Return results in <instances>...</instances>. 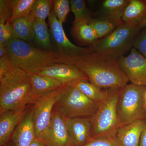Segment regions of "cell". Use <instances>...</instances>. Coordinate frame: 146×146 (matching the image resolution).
<instances>
[{
    "instance_id": "1",
    "label": "cell",
    "mask_w": 146,
    "mask_h": 146,
    "mask_svg": "<svg viewBox=\"0 0 146 146\" xmlns=\"http://www.w3.org/2000/svg\"><path fill=\"white\" fill-rule=\"evenodd\" d=\"M73 65L87 76L89 82L101 89L123 88L129 81L118 59L94 51L78 58Z\"/></svg>"
},
{
    "instance_id": "2",
    "label": "cell",
    "mask_w": 146,
    "mask_h": 146,
    "mask_svg": "<svg viewBox=\"0 0 146 146\" xmlns=\"http://www.w3.org/2000/svg\"><path fill=\"white\" fill-rule=\"evenodd\" d=\"M36 101L29 73L14 68L0 78V113L28 107Z\"/></svg>"
},
{
    "instance_id": "3",
    "label": "cell",
    "mask_w": 146,
    "mask_h": 146,
    "mask_svg": "<svg viewBox=\"0 0 146 146\" xmlns=\"http://www.w3.org/2000/svg\"><path fill=\"white\" fill-rule=\"evenodd\" d=\"M5 46L13 67L30 74H36L45 67L59 63L53 53L15 37L11 38Z\"/></svg>"
},
{
    "instance_id": "4",
    "label": "cell",
    "mask_w": 146,
    "mask_h": 146,
    "mask_svg": "<svg viewBox=\"0 0 146 146\" xmlns=\"http://www.w3.org/2000/svg\"><path fill=\"white\" fill-rule=\"evenodd\" d=\"M122 88L108 89L107 98L99 105L96 112L90 117L92 123L91 139L116 136L120 127L117 106Z\"/></svg>"
},
{
    "instance_id": "5",
    "label": "cell",
    "mask_w": 146,
    "mask_h": 146,
    "mask_svg": "<svg viewBox=\"0 0 146 146\" xmlns=\"http://www.w3.org/2000/svg\"><path fill=\"white\" fill-rule=\"evenodd\" d=\"M146 87L132 83L121 89L117 106L120 127L146 119Z\"/></svg>"
},
{
    "instance_id": "6",
    "label": "cell",
    "mask_w": 146,
    "mask_h": 146,
    "mask_svg": "<svg viewBox=\"0 0 146 146\" xmlns=\"http://www.w3.org/2000/svg\"><path fill=\"white\" fill-rule=\"evenodd\" d=\"M140 31L138 28L123 23L110 34L98 39L91 46L95 52L118 59L133 48Z\"/></svg>"
},
{
    "instance_id": "7",
    "label": "cell",
    "mask_w": 146,
    "mask_h": 146,
    "mask_svg": "<svg viewBox=\"0 0 146 146\" xmlns=\"http://www.w3.org/2000/svg\"><path fill=\"white\" fill-rule=\"evenodd\" d=\"M99 106L71 84L64 86L54 108L63 118H73L91 117Z\"/></svg>"
},
{
    "instance_id": "8",
    "label": "cell",
    "mask_w": 146,
    "mask_h": 146,
    "mask_svg": "<svg viewBox=\"0 0 146 146\" xmlns=\"http://www.w3.org/2000/svg\"><path fill=\"white\" fill-rule=\"evenodd\" d=\"M52 52L59 63L73 65L78 58L94 51L92 46L81 47L76 46L68 39L60 23L52 9L48 17Z\"/></svg>"
},
{
    "instance_id": "9",
    "label": "cell",
    "mask_w": 146,
    "mask_h": 146,
    "mask_svg": "<svg viewBox=\"0 0 146 146\" xmlns=\"http://www.w3.org/2000/svg\"><path fill=\"white\" fill-rule=\"evenodd\" d=\"M65 86L39 97L32 107L35 138L42 142L49 128L55 104Z\"/></svg>"
},
{
    "instance_id": "10",
    "label": "cell",
    "mask_w": 146,
    "mask_h": 146,
    "mask_svg": "<svg viewBox=\"0 0 146 146\" xmlns=\"http://www.w3.org/2000/svg\"><path fill=\"white\" fill-rule=\"evenodd\" d=\"M119 66L131 83L146 87V58L134 48L118 59Z\"/></svg>"
},
{
    "instance_id": "11",
    "label": "cell",
    "mask_w": 146,
    "mask_h": 146,
    "mask_svg": "<svg viewBox=\"0 0 146 146\" xmlns=\"http://www.w3.org/2000/svg\"><path fill=\"white\" fill-rule=\"evenodd\" d=\"M35 74L50 77L62 85L71 84L81 80L89 81L88 78L75 65L55 63L41 69Z\"/></svg>"
},
{
    "instance_id": "12",
    "label": "cell",
    "mask_w": 146,
    "mask_h": 146,
    "mask_svg": "<svg viewBox=\"0 0 146 146\" xmlns=\"http://www.w3.org/2000/svg\"><path fill=\"white\" fill-rule=\"evenodd\" d=\"M43 142L46 146H74L68 133L65 119L54 108L49 128Z\"/></svg>"
},
{
    "instance_id": "13",
    "label": "cell",
    "mask_w": 146,
    "mask_h": 146,
    "mask_svg": "<svg viewBox=\"0 0 146 146\" xmlns=\"http://www.w3.org/2000/svg\"><path fill=\"white\" fill-rule=\"evenodd\" d=\"M64 119L68 134L74 146H83L91 140L92 123L90 117Z\"/></svg>"
},
{
    "instance_id": "14",
    "label": "cell",
    "mask_w": 146,
    "mask_h": 146,
    "mask_svg": "<svg viewBox=\"0 0 146 146\" xmlns=\"http://www.w3.org/2000/svg\"><path fill=\"white\" fill-rule=\"evenodd\" d=\"M29 110L28 107L0 113V146H4Z\"/></svg>"
},
{
    "instance_id": "15",
    "label": "cell",
    "mask_w": 146,
    "mask_h": 146,
    "mask_svg": "<svg viewBox=\"0 0 146 146\" xmlns=\"http://www.w3.org/2000/svg\"><path fill=\"white\" fill-rule=\"evenodd\" d=\"M33 118V109L32 107L18 124L11 136L16 146H30L36 138Z\"/></svg>"
},
{
    "instance_id": "16",
    "label": "cell",
    "mask_w": 146,
    "mask_h": 146,
    "mask_svg": "<svg viewBox=\"0 0 146 146\" xmlns=\"http://www.w3.org/2000/svg\"><path fill=\"white\" fill-rule=\"evenodd\" d=\"M146 127L145 120L121 127L116 136L121 146H139L141 134Z\"/></svg>"
},
{
    "instance_id": "17",
    "label": "cell",
    "mask_w": 146,
    "mask_h": 146,
    "mask_svg": "<svg viewBox=\"0 0 146 146\" xmlns=\"http://www.w3.org/2000/svg\"><path fill=\"white\" fill-rule=\"evenodd\" d=\"M146 18V0H129L122 18L123 23L139 29Z\"/></svg>"
},
{
    "instance_id": "18",
    "label": "cell",
    "mask_w": 146,
    "mask_h": 146,
    "mask_svg": "<svg viewBox=\"0 0 146 146\" xmlns=\"http://www.w3.org/2000/svg\"><path fill=\"white\" fill-rule=\"evenodd\" d=\"M32 12L26 17L14 20L10 23L13 37L31 44L34 41V20Z\"/></svg>"
},
{
    "instance_id": "19",
    "label": "cell",
    "mask_w": 146,
    "mask_h": 146,
    "mask_svg": "<svg viewBox=\"0 0 146 146\" xmlns=\"http://www.w3.org/2000/svg\"><path fill=\"white\" fill-rule=\"evenodd\" d=\"M71 34L76 42L82 46H92L99 39L96 31L87 21H74Z\"/></svg>"
},
{
    "instance_id": "20",
    "label": "cell",
    "mask_w": 146,
    "mask_h": 146,
    "mask_svg": "<svg viewBox=\"0 0 146 146\" xmlns=\"http://www.w3.org/2000/svg\"><path fill=\"white\" fill-rule=\"evenodd\" d=\"M33 94L36 100L39 97L59 89L63 86L56 80L46 76L30 74Z\"/></svg>"
},
{
    "instance_id": "21",
    "label": "cell",
    "mask_w": 146,
    "mask_h": 146,
    "mask_svg": "<svg viewBox=\"0 0 146 146\" xmlns=\"http://www.w3.org/2000/svg\"><path fill=\"white\" fill-rule=\"evenodd\" d=\"M129 0H105L102 3L99 17L108 18L117 22L122 20L125 9Z\"/></svg>"
},
{
    "instance_id": "22",
    "label": "cell",
    "mask_w": 146,
    "mask_h": 146,
    "mask_svg": "<svg viewBox=\"0 0 146 146\" xmlns=\"http://www.w3.org/2000/svg\"><path fill=\"white\" fill-rule=\"evenodd\" d=\"M34 41L41 49L52 52V45L50 31L45 20L35 18L34 20Z\"/></svg>"
},
{
    "instance_id": "23",
    "label": "cell",
    "mask_w": 146,
    "mask_h": 146,
    "mask_svg": "<svg viewBox=\"0 0 146 146\" xmlns=\"http://www.w3.org/2000/svg\"><path fill=\"white\" fill-rule=\"evenodd\" d=\"M89 81L86 80H79L72 84L88 98L100 105L107 98L108 90L99 88Z\"/></svg>"
},
{
    "instance_id": "24",
    "label": "cell",
    "mask_w": 146,
    "mask_h": 146,
    "mask_svg": "<svg viewBox=\"0 0 146 146\" xmlns=\"http://www.w3.org/2000/svg\"><path fill=\"white\" fill-rule=\"evenodd\" d=\"M123 22H117L103 17L93 18L89 24L96 31L99 39L107 36Z\"/></svg>"
},
{
    "instance_id": "25",
    "label": "cell",
    "mask_w": 146,
    "mask_h": 146,
    "mask_svg": "<svg viewBox=\"0 0 146 146\" xmlns=\"http://www.w3.org/2000/svg\"><path fill=\"white\" fill-rule=\"evenodd\" d=\"M36 0H10L12 14L9 24L16 19L26 17L31 14Z\"/></svg>"
},
{
    "instance_id": "26",
    "label": "cell",
    "mask_w": 146,
    "mask_h": 146,
    "mask_svg": "<svg viewBox=\"0 0 146 146\" xmlns=\"http://www.w3.org/2000/svg\"><path fill=\"white\" fill-rule=\"evenodd\" d=\"M71 9L75 16L74 21H85L89 22L92 19L90 11L87 9L83 0L70 1Z\"/></svg>"
},
{
    "instance_id": "27",
    "label": "cell",
    "mask_w": 146,
    "mask_h": 146,
    "mask_svg": "<svg viewBox=\"0 0 146 146\" xmlns=\"http://www.w3.org/2000/svg\"><path fill=\"white\" fill-rule=\"evenodd\" d=\"M52 6V1L36 0L32 10L35 18L45 20L49 16Z\"/></svg>"
},
{
    "instance_id": "28",
    "label": "cell",
    "mask_w": 146,
    "mask_h": 146,
    "mask_svg": "<svg viewBox=\"0 0 146 146\" xmlns=\"http://www.w3.org/2000/svg\"><path fill=\"white\" fill-rule=\"evenodd\" d=\"M52 7L55 16L60 23L63 25L70 10V1L68 0L52 1Z\"/></svg>"
},
{
    "instance_id": "29",
    "label": "cell",
    "mask_w": 146,
    "mask_h": 146,
    "mask_svg": "<svg viewBox=\"0 0 146 146\" xmlns=\"http://www.w3.org/2000/svg\"><path fill=\"white\" fill-rule=\"evenodd\" d=\"M14 68L5 46H0V78Z\"/></svg>"
},
{
    "instance_id": "30",
    "label": "cell",
    "mask_w": 146,
    "mask_h": 146,
    "mask_svg": "<svg viewBox=\"0 0 146 146\" xmlns=\"http://www.w3.org/2000/svg\"><path fill=\"white\" fill-rule=\"evenodd\" d=\"M83 146H121L117 136H102L92 138Z\"/></svg>"
},
{
    "instance_id": "31",
    "label": "cell",
    "mask_w": 146,
    "mask_h": 146,
    "mask_svg": "<svg viewBox=\"0 0 146 146\" xmlns=\"http://www.w3.org/2000/svg\"><path fill=\"white\" fill-rule=\"evenodd\" d=\"M12 14L10 0L0 1V25L5 24L11 17Z\"/></svg>"
},
{
    "instance_id": "32",
    "label": "cell",
    "mask_w": 146,
    "mask_h": 146,
    "mask_svg": "<svg viewBox=\"0 0 146 146\" xmlns=\"http://www.w3.org/2000/svg\"><path fill=\"white\" fill-rule=\"evenodd\" d=\"M142 29L138 33L133 47L146 58V27Z\"/></svg>"
},
{
    "instance_id": "33",
    "label": "cell",
    "mask_w": 146,
    "mask_h": 146,
    "mask_svg": "<svg viewBox=\"0 0 146 146\" xmlns=\"http://www.w3.org/2000/svg\"><path fill=\"white\" fill-rule=\"evenodd\" d=\"M13 37L10 24L7 22L5 24L0 25V46H5L7 42Z\"/></svg>"
},
{
    "instance_id": "34",
    "label": "cell",
    "mask_w": 146,
    "mask_h": 146,
    "mask_svg": "<svg viewBox=\"0 0 146 146\" xmlns=\"http://www.w3.org/2000/svg\"><path fill=\"white\" fill-rule=\"evenodd\" d=\"M139 146H146V127L141 134Z\"/></svg>"
},
{
    "instance_id": "35",
    "label": "cell",
    "mask_w": 146,
    "mask_h": 146,
    "mask_svg": "<svg viewBox=\"0 0 146 146\" xmlns=\"http://www.w3.org/2000/svg\"><path fill=\"white\" fill-rule=\"evenodd\" d=\"M30 146H46L45 144L41 140L39 139H35L33 141L32 143L31 144Z\"/></svg>"
},
{
    "instance_id": "36",
    "label": "cell",
    "mask_w": 146,
    "mask_h": 146,
    "mask_svg": "<svg viewBox=\"0 0 146 146\" xmlns=\"http://www.w3.org/2000/svg\"><path fill=\"white\" fill-rule=\"evenodd\" d=\"M145 27H146V18L145 19V21L143 22V23L141 24V25L139 27V28L141 30L144 29Z\"/></svg>"
},
{
    "instance_id": "37",
    "label": "cell",
    "mask_w": 146,
    "mask_h": 146,
    "mask_svg": "<svg viewBox=\"0 0 146 146\" xmlns=\"http://www.w3.org/2000/svg\"><path fill=\"white\" fill-rule=\"evenodd\" d=\"M145 102H146V90L145 92Z\"/></svg>"
},
{
    "instance_id": "38",
    "label": "cell",
    "mask_w": 146,
    "mask_h": 146,
    "mask_svg": "<svg viewBox=\"0 0 146 146\" xmlns=\"http://www.w3.org/2000/svg\"><path fill=\"white\" fill-rule=\"evenodd\" d=\"M145 105H146V102H145Z\"/></svg>"
}]
</instances>
